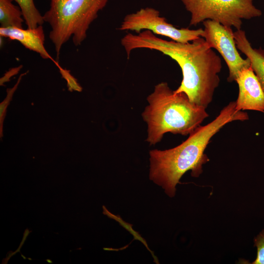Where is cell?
<instances>
[{
	"label": "cell",
	"mask_w": 264,
	"mask_h": 264,
	"mask_svg": "<svg viewBox=\"0 0 264 264\" xmlns=\"http://www.w3.org/2000/svg\"><path fill=\"white\" fill-rule=\"evenodd\" d=\"M0 37L19 42L25 48L36 52L44 59H50L58 67L63 69L50 55L44 46V34L42 25L34 29H24L17 27L0 28Z\"/></svg>",
	"instance_id": "obj_9"
},
{
	"label": "cell",
	"mask_w": 264,
	"mask_h": 264,
	"mask_svg": "<svg viewBox=\"0 0 264 264\" xmlns=\"http://www.w3.org/2000/svg\"><path fill=\"white\" fill-rule=\"evenodd\" d=\"M127 58L138 48L155 50L168 55L180 66V85L174 93L183 92L193 103L206 108L219 86L222 65L220 58L199 37L187 43L167 41L144 30L137 34L128 33L121 40Z\"/></svg>",
	"instance_id": "obj_1"
},
{
	"label": "cell",
	"mask_w": 264,
	"mask_h": 264,
	"mask_svg": "<svg viewBox=\"0 0 264 264\" xmlns=\"http://www.w3.org/2000/svg\"><path fill=\"white\" fill-rule=\"evenodd\" d=\"M202 23L204 29L201 37L210 47L216 49L223 58L229 69L227 81H236L239 73L250 67L251 63L248 58H242L238 52L232 27L210 20Z\"/></svg>",
	"instance_id": "obj_7"
},
{
	"label": "cell",
	"mask_w": 264,
	"mask_h": 264,
	"mask_svg": "<svg viewBox=\"0 0 264 264\" xmlns=\"http://www.w3.org/2000/svg\"><path fill=\"white\" fill-rule=\"evenodd\" d=\"M254 242L255 245L257 248V256L252 264H264V231L257 236Z\"/></svg>",
	"instance_id": "obj_14"
},
{
	"label": "cell",
	"mask_w": 264,
	"mask_h": 264,
	"mask_svg": "<svg viewBox=\"0 0 264 264\" xmlns=\"http://www.w3.org/2000/svg\"><path fill=\"white\" fill-rule=\"evenodd\" d=\"M13 0H0V27L22 28L24 21L19 7L14 5Z\"/></svg>",
	"instance_id": "obj_11"
},
{
	"label": "cell",
	"mask_w": 264,
	"mask_h": 264,
	"mask_svg": "<svg viewBox=\"0 0 264 264\" xmlns=\"http://www.w3.org/2000/svg\"><path fill=\"white\" fill-rule=\"evenodd\" d=\"M191 13L190 25L196 26L207 20L241 29L242 20L262 15L253 0H181Z\"/></svg>",
	"instance_id": "obj_5"
},
{
	"label": "cell",
	"mask_w": 264,
	"mask_h": 264,
	"mask_svg": "<svg viewBox=\"0 0 264 264\" xmlns=\"http://www.w3.org/2000/svg\"><path fill=\"white\" fill-rule=\"evenodd\" d=\"M26 73H24L20 75L16 84L12 88H7L6 90L7 95L5 99L0 103V137L1 139L3 136V121L6 116V110L11 101L13 95L18 88V87L23 75Z\"/></svg>",
	"instance_id": "obj_13"
},
{
	"label": "cell",
	"mask_w": 264,
	"mask_h": 264,
	"mask_svg": "<svg viewBox=\"0 0 264 264\" xmlns=\"http://www.w3.org/2000/svg\"><path fill=\"white\" fill-rule=\"evenodd\" d=\"M236 82L239 89L236 110L264 112V91L251 66L242 69Z\"/></svg>",
	"instance_id": "obj_8"
},
{
	"label": "cell",
	"mask_w": 264,
	"mask_h": 264,
	"mask_svg": "<svg viewBox=\"0 0 264 264\" xmlns=\"http://www.w3.org/2000/svg\"><path fill=\"white\" fill-rule=\"evenodd\" d=\"M49 9L43 15L49 24V38L58 59L63 45L71 38L75 46L87 37L90 24L109 0H50Z\"/></svg>",
	"instance_id": "obj_4"
},
{
	"label": "cell",
	"mask_w": 264,
	"mask_h": 264,
	"mask_svg": "<svg viewBox=\"0 0 264 264\" xmlns=\"http://www.w3.org/2000/svg\"><path fill=\"white\" fill-rule=\"evenodd\" d=\"M19 5L27 28L34 29L44 22L33 0H13Z\"/></svg>",
	"instance_id": "obj_12"
},
{
	"label": "cell",
	"mask_w": 264,
	"mask_h": 264,
	"mask_svg": "<svg viewBox=\"0 0 264 264\" xmlns=\"http://www.w3.org/2000/svg\"><path fill=\"white\" fill-rule=\"evenodd\" d=\"M120 30H131L140 33L142 30H149L154 34L167 37L172 40L187 43L201 37L202 28L190 29L177 28L168 23L159 12L152 7L140 9L135 13L127 15L119 28Z\"/></svg>",
	"instance_id": "obj_6"
},
{
	"label": "cell",
	"mask_w": 264,
	"mask_h": 264,
	"mask_svg": "<svg viewBox=\"0 0 264 264\" xmlns=\"http://www.w3.org/2000/svg\"><path fill=\"white\" fill-rule=\"evenodd\" d=\"M22 67L20 66L17 67H14L10 69L8 71L6 72L4 75L0 79V85L3 86L4 83L10 81V79L13 76L16 75Z\"/></svg>",
	"instance_id": "obj_15"
},
{
	"label": "cell",
	"mask_w": 264,
	"mask_h": 264,
	"mask_svg": "<svg viewBox=\"0 0 264 264\" xmlns=\"http://www.w3.org/2000/svg\"><path fill=\"white\" fill-rule=\"evenodd\" d=\"M234 37L238 49L249 59L251 66L264 91V50L253 48L242 29L234 32Z\"/></svg>",
	"instance_id": "obj_10"
},
{
	"label": "cell",
	"mask_w": 264,
	"mask_h": 264,
	"mask_svg": "<svg viewBox=\"0 0 264 264\" xmlns=\"http://www.w3.org/2000/svg\"><path fill=\"white\" fill-rule=\"evenodd\" d=\"M236 101L230 102L215 119L197 127L177 146L163 151H150V179L173 197L176 184L186 172L191 170L192 176H198L202 172L203 164L209 160L204 152L211 138L228 123L249 119L247 113L236 110Z\"/></svg>",
	"instance_id": "obj_2"
},
{
	"label": "cell",
	"mask_w": 264,
	"mask_h": 264,
	"mask_svg": "<svg viewBox=\"0 0 264 264\" xmlns=\"http://www.w3.org/2000/svg\"><path fill=\"white\" fill-rule=\"evenodd\" d=\"M147 100L149 105L142 117L147 124L146 141L151 145L167 132L190 134L208 116L205 108L191 102L183 92L174 93L166 82L155 85Z\"/></svg>",
	"instance_id": "obj_3"
}]
</instances>
